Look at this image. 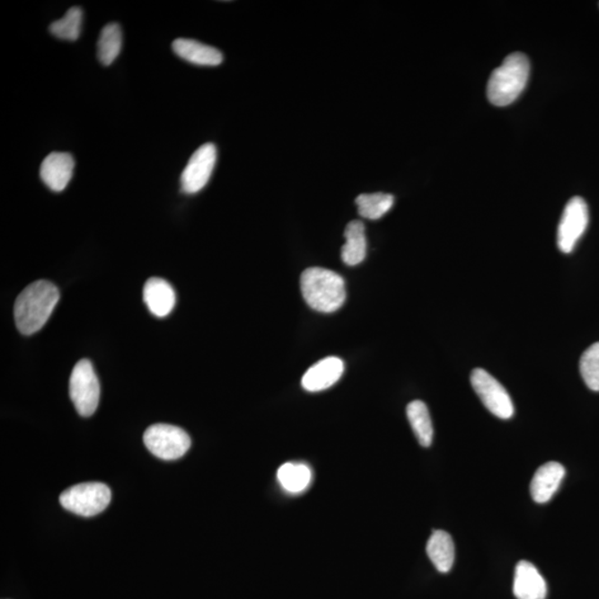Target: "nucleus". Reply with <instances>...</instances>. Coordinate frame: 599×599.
I'll list each match as a JSON object with an SVG mask.
<instances>
[{
  "label": "nucleus",
  "instance_id": "18",
  "mask_svg": "<svg viewBox=\"0 0 599 599\" xmlns=\"http://www.w3.org/2000/svg\"><path fill=\"white\" fill-rule=\"evenodd\" d=\"M407 414L412 430L419 445L428 447L433 442V426L430 412L422 401H413L407 408Z\"/></svg>",
  "mask_w": 599,
  "mask_h": 599
},
{
  "label": "nucleus",
  "instance_id": "16",
  "mask_svg": "<svg viewBox=\"0 0 599 599\" xmlns=\"http://www.w3.org/2000/svg\"><path fill=\"white\" fill-rule=\"evenodd\" d=\"M427 551L438 572H450L454 564L455 547L449 533L434 531L427 542Z\"/></svg>",
  "mask_w": 599,
  "mask_h": 599
},
{
  "label": "nucleus",
  "instance_id": "4",
  "mask_svg": "<svg viewBox=\"0 0 599 599\" xmlns=\"http://www.w3.org/2000/svg\"><path fill=\"white\" fill-rule=\"evenodd\" d=\"M111 490L106 484L92 482L74 485L60 495L61 507L77 515H98L110 506Z\"/></svg>",
  "mask_w": 599,
  "mask_h": 599
},
{
  "label": "nucleus",
  "instance_id": "23",
  "mask_svg": "<svg viewBox=\"0 0 599 599\" xmlns=\"http://www.w3.org/2000/svg\"><path fill=\"white\" fill-rule=\"evenodd\" d=\"M579 369L585 384L599 392V342L594 343L583 353Z\"/></svg>",
  "mask_w": 599,
  "mask_h": 599
},
{
  "label": "nucleus",
  "instance_id": "11",
  "mask_svg": "<svg viewBox=\"0 0 599 599\" xmlns=\"http://www.w3.org/2000/svg\"><path fill=\"white\" fill-rule=\"evenodd\" d=\"M75 169L73 155L53 153L45 158L40 167V178L45 185L55 192L65 190L72 181Z\"/></svg>",
  "mask_w": 599,
  "mask_h": 599
},
{
  "label": "nucleus",
  "instance_id": "17",
  "mask_svg": "<svg viewBox=\"0 0 599 599\" xmlns=\"http://www.w3.org/2000/svg\"><path fill=\"white\" fill-rule=\"evenodd\" d=\"M346 243L342 247V260L347 266H357L365 261L366 257V237L365 225L361 221H351L347 225Z\"/></svg>",
  "mask_w": 599,
  "mask_h": 599
},
{
  "label": "nucleus",
  "instance_id": "3",
  "mask_svg": "<svg viewBox=\"0 0 599 599\" xmlns=\"http://www.w3.org/2000/svg\"><path fill=\"white\" fill-rule=\"evenodd\" d=\"M530 60L522 53H514L495 69L488 84V98L498 107L511 105L524 91L530 78Z\"/></svg>",
  "mask_w": 599,
  "mask_h": 599
},
{
  "label": "nucleus",
  "instance_id": "1",
  "mask_svg": "<svg viewBox=\"0 0 599 599\" xmlns=\"http://www.w3.org/2000/svg\"><path fill=\"white\" fill-rule=\"evenodd\" d=\"M59 296L54 283L46 280L31 283L22 290L13 311L19 332L31 336L40 331L53 313Z\"/></svg>",
  "mask_w": 599,
  "mask_h": 599
},
{
  "label": "nucleus",
  "instance_id": "5",
  "mask_svg": "<svg viewBox=\"0 0 599 599\" xmlns=\"http://www.w3.org/2000/svg\"><path fill=\"white\" fill-rule=\"evenodd\" d=\"M69 394L82 417H92L96 412L101 399V385L92 362L87 358L75 366L70 375Z\"/></svg>",
  "mask_w": 599,
  "mask_h": 599
},
{
  "label": "nucleus",
  "instance_id": "10",
  "mask_svg": "<svg viewBox=\"0 0 599 599\" xmlns=\"http://www.w3.org/2000/svg\"><path fill=\"white\" fill-rule=\"evenodd\" d=\"M343 372L344 363L341 358L325 357L305 372L302 377V386L309 392H320L336 384Z\"/></svg>",
  "mask_w": 599,
  "mask_h": 599
},
{
  "label": "nucleus",
  "instance_id": "22",
  "mask_svg": "<svg viewBox=\"0 0 599 599\" xmlns=\"http://www.w3.org/2000/svg\"><path fill=\"white\" fill-rule=\"evenodd\" d=\"M83 11L79 7L70 8L59 21L51 23L49 31L60 40H77L82 32Z\"/></svg>",
  "mask_w": 599,
  "mask_h": 599
},
{
  "label": "nucleus",
  "instance_id": "8",
  "mask_svg": "<svg viewBox=\"0 0 599 599\" xmlns=\"http://www.w3.org/2000/svg\"><path fill=\"white\" fill-rule=\"evenodd\" d=\"M588 207L581 197H574L566 205L559 225L558 245L563 253H570L577 247L588 225Z\"/></svg>",
  "mask_w": 599,
  "mask_h": 599
},
{
  "label": "nucleus",
  "instance_id": "20",
  "mask_svg": "<svg viewBox=\"0 0 599 599\" xmlns=\"http://www.w3.org/2000/svg\"><path fill=\"white\" fill-rule=\"evenodd\" d=\"M122 46L121 28L116 22L102 28L98 40V58L103 66H110L119 56Z\"/></svg>",
  "mask_w": 599,
  "mask_h": 599
},
{
  "label": "nucleus",
  "instance_id": "2",
  "mask_svg": "<svg viewBox=\"0 0 599 599\" xmlns=\"http://www.w3.org/2000/svg\"><path fill=\"white\" fill-rule=\"evenodd\" d=\"M300 286L306 304L318 313H336L346 302V282L328 269H306L302 273Z\"/></svg>",
  "mask_w": 599,
  "mask_h": 599
},
{
  "label": "nucleus",
  "instance_id": "21",
  "mask_svg": "<svg viewBox=\"0 0 599 599\" xmlns=\"http://www.w3.org/2000/svg\"><path fill=\"white\" fill-rule=\"evenodd\" d=\"M311 471L305 464L286 463L277 471L282 488L290 493H300L309 487Z\"/></svg>",
  "mask_w": 599,
  "mask_h": 599
},
{
  "label": "nucleus",
  "instance_id": "19",
  "mask_svg": "<svg viewBox=\"0 0 599 599\" xmlns=\"http://www.w3.org/2000/svg\"><path fill=\"white\" fill-rule=\"evenodd\" d=\"M358 215L363 218L377 220L382 218L394 205V197L389 193H363L356 199Z\"/></svg>",
  "mask_w": 599,
  "mask_h": 599
},
{
  "label": "nucleus",
  "instance_id": "6",
  "mask_svg": "<svg viewBox=\"0 0 599 599\" xmlns=\"http://www.w3.org/2000/svg\"><path fill=\"white\" fill-rule=\"evenodd\" d=\"M145 447L164 461L181 459L191 446V438L182 428L170 424H154L144 434Z\"/></svg>",
  "mask_w": 599,
  "mask_h": 599
},
{
  "label": "nucleus",
  "instance_id": "12",
  "mask_svg": "<svg viewBox=\"0 0 599 599\" xmlns=\"http://www.w3.org/2000/svg\"><path fill=\"white\" fill-rule=\"evenodd\" d=\"M513 593L517 599H545L547 585L539 570L530 562L522 560L515 568Z\"/></svg>",
  "mask_w": 599,
  "mask_h": 599
},
{
  "label": "nucleus",
  "instance_id": "9",
  "mask_svg": "<svg viewBox=\"0 0 599 599\" xmlns=\"http://www.w3.org/2000/svg\"><path fill=\"white\" fill-rule=\"evenodd\" d=\"M216 163V148L214 144L201 145L183 170L181 174V189L183 192L192 195L202 190L210 181Z\"/></svg>",
  "mask_w": 599,
  "mask_h": 599
},
{
  "label": "nucleus",
  "instance_id": "13",
  "mask_svg": "<svg viewBox=\"0 0 599 599\" xmlns=\"http://www.w3.org/2000/svg\"><path fill=\"white\" fill-rule=\"evenodd\" d=\"M565 476V469L558 462H549L536 471L531 483V494L536 503L550 501L558 492Z\"/></svg>",
  "mask_w": 599,
  "mask_h": 599
},
{
  "label": "nucleus",
  "instance_id": "14",
  "mask_svg": "<svg viewBox=\"0 0 599 599\" xmlns=\"http://www.w3.org/2000/svg\"><path fill=\"white\" fill-rule=\"evenodd\" d=\"M144 300L154 317L164 318L172 313L176 305V294L166 280L151 277L144 287Z\"/></svg>",
  "mask_w": 599,
  "mask_h": 599
},
{
  "label": "nucleus",
  "instance_id": "15",
  "mask_svg": "<svg viewBox=\"0 0 599 599\" xmlns=\"http://www.w3.org/2000/svg\"><path fill=\"white\" fill-rule=\"evenodd\" d=\"M172 49L181 58L199 66H218L223 63L224 56L215 47L201 42L178 38L173 41Z\"/></svg>",
  "mask_w": 599,
  "mask_h": 599
},
{
  "label": "nucleus",
  "instance_id": "7",
  "mask_svg": "<svg viewBox=\"0 0 599 599\" xmlns=\"http://www.w3.org/2000/svg\"><path fill=\"white\" fill-rule=\"evenodd\" d=\"M471 383L485 408L502 419L513 417L514 405L511 396L499 382L483 369H475L471 374Z\"/></svg>",
  "mask_w": 599,
  "mask_h": 599
}]
</instances>
